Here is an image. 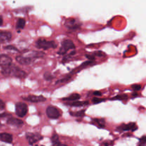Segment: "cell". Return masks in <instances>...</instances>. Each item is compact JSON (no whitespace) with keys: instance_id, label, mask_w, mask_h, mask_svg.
<instances>
[{"instance_id":"obj_27","label":"cell","mask_w":146,"mask_h":146,"mask_svg":"<svg viewBox=\"0 0 146 146\" xmlns=\"http://www.w3.org/2000/svg\"><path fill=\"white\" fill-rule=\"evenodd\" d=\"M145 143H146V138L145 135H143V136L142 137V138L140 140V144H141V145H144L145 144Z\"/></svg>"},{"instance_id":"obj_30","label":"cell","mask_w":146,"mask_h":146,"mask_svg":"<svg viewBox=\"0 0 146 146\" xmlns=\"http://www.w3.org/2000/svg\"><path fill=\"white\" fill-rule=\"evenodd\" d=\"M101 92H100V91H95V92L94 93V96H101Z\"/></svg>"},{"instance_id":"obj_22","label":"cell","mask_w":146,"mask_h":146,"mask_svg":"<svg viewBox=\"0 0 146 146\" xmlns=\"http://www.w3.org/2000/svg\"><path fill=\"white\" fill-rule=\"evenodd\" d=\"M70 79H71V76H67L66 77V78H64V79H60L58 80V81H57L56 82V84H61V83H65Z\"/></svg>"},{"instance_id":"obj_13","label":"cell","mask_w":146,"mask_h":146,"mask_svg":"<svg viewBox=\"0 0 146 146\" xmlns=\"http://www.w3.org/2000/svg\"><path fill=\"white\" fill-rule=\"evenodd\" d=\"M7 124L9 125H13V126H15V127H21L23 125H24V122H23L21 120L18 119V118H9L7 121Z\"/></svg>"},{"instance_id":"obj_26","label":"cell","mask_w":146,"mask_h":146,"mask_svg":"<svg viewBox=\"0 0 146 146\" xmlns=\"http://www.w3.org/2000/svg\"><path fill=\"white\" fill-rule=\"evenodd\" d=\"M4 108H5V104H4L2 100L0 99V111H2Z\"/></svg>"},{"instance_id":"obj_9","label":"cell","mask_w":146,"mask_h":146,"mask_svg":"<svg viewBox=\"0 0 146 146\" xmlns=\"http://www.w3.org/2000/svg\"><path fill=\"white\" fill-rule=\"evenodd\" d=\"M24 101H29V102H32V103H39V102H43V101H45L46 100V98H44L43 96H34L31 95L27 97H22Z\"/></svg>"},{"instance_id":"obj_23","label":"cell","mask_w":146,"mask_h":146,"mask_svg":"<svg viewBox=\"0 0 146 146\" xmlns=\"http://www.w3.org/2000/svg\"><path fill=\"white\" fill-rule=\"evenodd\" d=\"M4 49H7V50H13V51H19V50L16 48L15 46H4Z\"/></svg>"},{"instance_id":"obj_18","label":"cell","mask_w":146,"mask_h":146,"mask_svg":"<svg viewBox=\"0 0 146 146\" xmlns=\"http://www.w3.org/2000/svg\"><path fill=\"white\" fill-rule=\"evenodd\" d=\"M51 143H53V145H61V144L59 141V138H58V135H57L56 133L53 134L52 137H51Z\"/></svg>"},{"instance_id":"obj_4","label":"cell","mask_w":146,"mask_h":146,"mask_svg":"<svg viewBox=\"0 0 146 146\" xmlns=\"http://www.w3.org/2000/svg\"><path fill=\"white\" fill-rule=\"evenodd\" d=\"M16 114L20 118L25 116L28 113V106L26 104L23 102H19L15 106Z\"/></svg>"},{"instance_id":"obj_24","label":"cell","mask_w":146,"mask_h":146,"mask_svg":"<svg viewBox=\"0 0 146 146\" xmlns=\"http://www.w3.org/2000/svg\"><path fill=\"white\" fill-rule=\"evenodd\" d=\"M141 88V86L138 85V84H135V85L132 86V89L134 90V91H139Z\"/></svg>"},{"instance_id":"obj_28","label":"cell","mask_w":146,"mask_h":146,"mask_svg":"<svg viewBox=\"0 0 146 146\" xmlns=\"http://www.w3.org/2000/svg\"><path fill=\"white\" fill-rule=\"evenodd\" d=\"M86 58H88V60H90V61H94V60H95V56L93 55H88V54H86Z\"/></svg>"},{"instance_id":"obj_14","label":"cell","mask_w":146,"mask_h":146,"mask_svg":"<svg viewBox=\"0 0 146 146\" xmlns=\"http://www.w3.org/2000/svg\"><path fill=\"white\" fill-rule=\"evenodd\" d=\"M0 141L7 143H11L13 141V137L10 133H0Z\"/></svg>"},{"instance_id":"obj_20","label":"cell","mask_w":146,"mask_h":146,"mask_svg":"<svg viewBox=\"0 0 146 146\" xmlns=\"http://www.w3.org/2000/svg\"><path fill=\"white\" fill-rule=\"evenodd\" d=\"M85 111L86 110H82V111H78V112L75 113H71V115H74V116H76V117H82L84 116V114H85Z\"/></svg>"},{"instance_id":"obj_33","label":"cell","mask_w":146,"mask_h":146,"mask_svg":"<svg viewBox=\"0 0 146 146\" xmlns=\"http://www.w3.org/2000/svg\"><path fill=\"white\" fill-rule=\"evenodd\" d=\"M0 126H1V124H0Z\"/></svg>"},{"instance_id":"obj_7","label":"cell","mask_w":146,"mask_h":146,"mask_svg":"<svg viewBox=\"0 0 146 146\" xmlns=\"http://www.w3.org/2000/svg\"><path fill=\"white\" fill-rule=\"evenodd\" d=\"M65 26L69 29L76 30L81 27V23H80L76 19H68L66 20Z\"/></svg>"},{"instance_id":"obj_15","label":"cell","mask_w":146,"mask_h":146,"mask_svg":"<svg viewBox=\"0 0 146 146\" xmlns=\"http://www.w3.org/2000/svg\"><path fill=\"white\" fill-rule=\"evenodd\" d=\"M88 104V101H72V103L68 104V105L71 106L73 107H81L84 106Z\"/></svg>"},{"instance_id":"obj_19","label":"cell","mask_w":146,"mask_h":146,"mask_svg":"<svg viewBox=\"0 0 146 146\" xmlns=\"http://www.w3.org/2000/svg\"><path fill=\"white\" fill-rule=\"evenodd\" d=\"M26 24V21L24 19L20 18L19 19L18 21L17 22V28L19 29H22L24 28Z\"/></svg>"},{"instance_id":"obj_1","label":"cell","mask_w":146,"mask_h":146,"mask_svg":"<svg viewBox=\"0 0 146 146\" xmlns=\"http://www.w3.org/2000/svg\"><path fill=\"white\" fill-rule=\"evenodd\" d=\"M1 74L5 76H13L18 78H24L27 76L25 71H22L18 66L12 64H10L8 66L3 67Z\"/></svg>"},{"instance_id":"obj_32","label":"cell","mask_w":146,"mask_h":146,"mask_svg":"<svg viewBox=\"0 0 146 146\" xmlns=\"http://www.w3.org/2000/svg\"><path fill=\"white\" fill-rule=\"evenodd\" d=\"M3 24V19L2 17H0V26H1Z\"/></svg>"},{"instance_id":"obj_3","label":"cell","mask_w":146,"mask_h":146,"mask_svg":"<svg viewBox=\"0 0 146 146\" xmlns=\"http://www.w3.org/2000/svg\"><path fill=\"white\" fill-rule=\"evenodd\" d=\"M74 48H75V45H74V42L71 40L66 39L61 44V47L58 54H61V55H64L66 54L68 50L74 49Z\"/></svg>"},{"instance_id":"obj_25","label":"cell","mask_w":146,"mask_h":146,"mask_svg":"<svg viewBox=\"0 0 146 146\" xmlns=\"http://www.w3.org/2000/svg\"><path fill=\"white\" fill-rule=\"evenodd\" d=\"M93 103L94 104H99V103L101 102H103V101H104V99H101V98H94V99L92 100Z\"/></svg>"},{"instance_id":"obj_6","label":"cell","mask_w":146,"mask_h":146,"mask_svg":"<svg viewBox=\"0 0 146 146\" xmlns=\"http://www.w3.org/2000/svg\"><path fill=\"white\" fill-rule=\"evenodd\" d=\"M26 138L30 145H34L40 140L42 139L43 137L40 134L36 133H27L26 134Z\"/></svg>"},{"instance_id":"obj_10","label":"cell","mask_w":146,"mask_h":146,"mask_svg":"<svg viewBox=\"0 0 146 146\" xmlns=\"http://www.w3.org/2000/svg\"><path fill=\"white\" fill-rule=\"evenodd\" d=\"M16 60L19 64L21 65H29V64H31L32 61H34V58L31 57L29 56H18L16 57Z\"/></svg>"},{"instance_id":"obj_5","label":"cell","mask_w":146,"mask_h":146,"mask_svg":"<svg viewBox=\"0 0 146 146\" xmlns=\"http://www.w3.org/2000/svg\"><path fill=\"white\" fill-rule=\"evenodd\" d=\"M46 115L51 119H58L61 116V113L57 108L50 106L46 108Z\"/></svg>"},{"instance_id":"obj_2","label":"cell","mask_w":146,"mask_h":146,"mask_svg":"<svg viewBox=\"0 0 146 146\" xmlns=\"http://www.w3.org/2000/svg\"><path fill=\"white\" fill-rule=\"evenodd\" d=\"M36 46L38 48L48 50L49 48H56L57 44L54 41H47L44 38H39L36 42Z\"/></svg>"},{"instance_id":"obj_8","label":"cell","mask_w":146,"mask_h":146,"mask_svg":"<svg viewBox=\"0 0 146 146\" xmlns=\"http://www.w3.org/2000/svg\"><path fill=\"white\" fill-rule=\"evenodd\" d=\"M138 126L136 125L135 123H131L128 124H122L121 125L118 126L116 128L118 131H136Z\"/></svg>"},{"instance_id":"obj_16","label":"cell","mask_w":146,"mask_h":146,"mask_svg":"<svg viewBox=\"0 0 146 146\" xmlns=\"http://www.w3.org/2000/svg\"><path fill=\"white\" fill-rule=\"evenodd\" d=\"M81 98V96L78 94H74L71 95L70 96L67 97V98H63V101H78Z\"/></svg>"},{"instance_id":"obj_17","label":"cell","mask_w":146,"mask_h":146,"mask_svg":"<svg viewBox=\"0 0 146 146\" xmlns=\"http://www.w3.org/2000/svg\"><path fill=\"white\" fill-rule=\"evenodd\" d=\"M93 124H96L98 128H104L105 127V121L104 119H98L95 118L93 120Z\"/></svg>"},{"instance_id":"obj_31","label":"cell","mask_w":146,"mask_h":146,"mask_svg":"<svg viewBox=\"0 0 146 146\" xmlns=\"http://www.w3.org/2000/svg\"><path fill=\"white\" fill-rule=\"evenodd\" d=\"M8 115V114H6V113H1L0 114V118H3V117H5Z\"/></svg>"},{"instance_id":"obj_29","label":"cell","mask_w":146,"mask_h":146,"mask_svg":"<svg viewBox=\"0 0 146 146\" xmlns=\"http://www.w3.org/2000/svg\"><path fill=\"white\" fill-rule=\"evenodd\" d=\"M127 96L126 95H123V96H118L115 97L113 99H124V98H126Z\"/></svg>"},{"instance_id":"obj_21","label":"cell","mask_w":146,"mask_h":146,"mask_svg":"<svg viewBox=\"0 0 146 146\" xmlns=\"http://www.w3.org/2000/svg\"><path fill=\"white\" fill-rule=\"evenodd\" d=\"M44 78H45L46 81H51L54 78V76L51 75L49 72H46L44 74Z\"/></svg>"},{"instance_id":"obj_11","label":"cell","mask_w":146,"mask_h":146,"mask_svg":"<svg viewBox=\"0 0 146 146\" xmlns=\"http://www.w3.org/2000/svg\"><path fill=\"white\" fill-rule=\"evenodd\" d=\"M11 64H12V59H11V57L6 55V54H1L0 55V66H8Z\"/></svg>"},{"instance_id":"obj_12","label":"cell","mask_w":146,"mask_h":146,"mask_svg":"<svg viewBox=\"0 0 146 146\" xmlns=\"http://www.w3.org/2000/svg\"><path fill=\"white\" fill-rule=\"evenodd\" d=\"M11 36L12 35L10 31H0V43L4 44V43L9 42L11 39Z\"/></svg>"}]
</instances>
